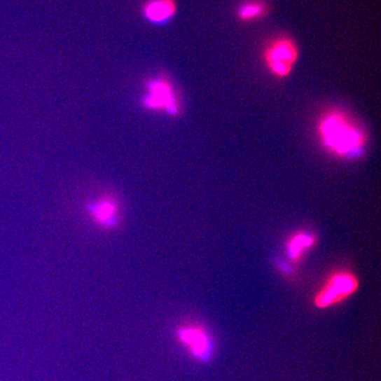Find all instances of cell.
<instances>
[{"mask_svg":"<svg viewBox=\"0 0 381 381\" xmlns=\"http://www.w3.org/2000/svg\"><path fill=\"white\" fill-rule=\"evenodd\" d=\"M319 138L326 149L339 156L360 154L366 135L345 112L332 110L323 114L317 125Z\"/></svg>","mask_w":381,"mask_h":381,"instance_id":"obj_1","label":"cell"},{"mask_svg":"<svg viewBox=\"0 0 381 381\" xmlns=\"http://www.w3.org/2000/svg\"><path fill=\"white\" fill-rule=\"evenodd\" d=\"M298 59V43L288 36H279L272 39L263 52L265 67L277 79H286L290 76Z\"/></svg>","mask_w":381,"mask_h":381,"instance_id":"obj_2","label":"cell"},{"mask_svg":"<svg viewBox=\"0 0 381 381\" xmlns=\"http://www.w3.org/2000/svg\"><path fill=\"white\" fill-rule=\"evenodd\" d=\"M359 287V279L348 271L333 274L316 294L314 305L319 309H326L345 301Z\"/></svg>","mask_w":381,"mask_h":381,"instance_id":"obj_3","label":"cell"},{"mask_svg":"<svg viewBox=\"0 0 381 381\" xmlns=\"http://www.w3.org/2000/svg\"><path fill=\"white\" fill-rule=\"evenodd\" d=\"M176 338L195 359L206 362L211 359L212 341L203 328L195 325L180 326L176 331Z\"/></svg>","mask_w":381,"mask_h":381,"instance_id":"obj_4","label":"cell"},{"mask_svg":"<svg viewBox=\"0 0 381 381\" xmlns=\"http://www.w3.org/2000/svg\"><path fill=\"white\" fill-rule=\"evenodd\" d=\"M149 94L145 97V107L162 110L168 114L178 115L179 105L175 92L167 81H155L149 85Z\"/></svg>","mask_w":381,"mask_h":381,"instance_id":"obj_5","label":"cell"},{"mask_svg":"<svg viewBox=\"0 0 381 381\" xmlns=\"http://www.w3.org/2000/svg\"><path fill=\"white\" fill-rule=\"evenodd\" d=\"M87 213L92 220L104 229L112 230L120 222L119 207L113 198H99L87 204Z\"/></svg>","mask_w":381,"mask_h":381,"instance_id":"obj_6","label":"cell"},{"mask_svg":"<svg viewBox=\"0 0 381 381\" xmlns=\"http://www.w3.org/2000/svg\"><path fill=\"white\" fill-rule=\"evenodd\" d=\"M176 8V0H148L143 6V15L149 22L163 24L175 16Z\"/></svg>","mask_w":381,"mask_h":381,"instance_id":"obj_7","label":"cell"},{"mask_svg":"<svg viewBox=\"0 0 381 381\" xmlns=\"http://www.w3.org/2000/svg\"><path fill=\"white\" fill-rule=\"evenodd\" d=\"M268 13L266 3L261 0H249L238 8L237 19L242 22H251L263 18Z\"/></svg>","mask_w":381,"mask_h":381,"instance_id":"obj_8","label":"cell"},{"mask_svg":"<svg viewBox=\"0 0 381 381\" xmlns=\"http://www.w3.org/2000/svg\"><path fill=\"white\" fill-rule=\"evenodd\" d=\"M315 238L308 233H298L292 237L288 244V254L293 261H298L303 253L314 246Z\"/></svg>","mask_w":381,"mask_h":381,"instance_id":"obj_9","label":"cell"}]
</instances>
